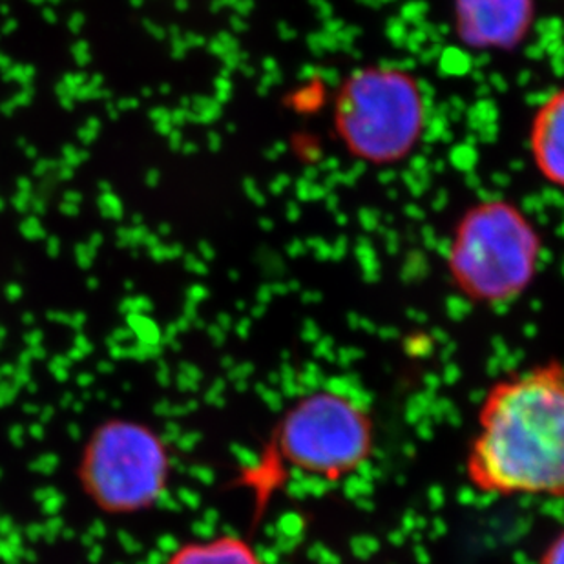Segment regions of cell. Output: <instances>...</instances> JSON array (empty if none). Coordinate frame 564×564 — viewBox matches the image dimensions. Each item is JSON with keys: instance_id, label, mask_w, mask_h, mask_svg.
<instances>
[{"instance_id": "2", "label": "cell", "mask_w": 564, "mask_h": 564, "mask_svg": "<svg viewBox=\"0 0 564 564\" xmlns=\"http://www.w3.org/2000/svg\"><path fill=\"white\" fill-rule=\"evenodd\" d=\"M375 441V419L368 405L344 391L314 389L283 411L247 479L254 486L258 505L288 475L336 485L371 460Z\"/></svg>"}, {"instance_id": "7", "label": "cell", "mask_w": 564, "mask_h": 564, "mask_svg": "<svg viewBox=\"0 0 564 564\" xmlns=\"http://www.w3.org/2000/svg\"><path fill=\"white\" fill-rule=\"evenodd\" d=\"M530 150L539 174L564 191V88L550 96L533 116Z\"/></svg>"}, {"instance_id": "6", "label": "cell", "mask_w": 564, "mask_h": 564, "mask_svg": "<svg viewBox=\"0 0 564 564\" xmlns=\"http://www.w3.org/2000/svg\"><path fill=\"white\" fill-rule=\"evenodd\" d=\"M455 32L474 50H513L535 21V0H453Z\"/></svg>"}, {"instance_id": "5", "label": "cell", "mask_w": 564, "mask_h": 564, "mask_svg": "<svg viewBox=\"0 0 564 564\" xmlns=\"http://www.w3.org/2000/svg\"><path fill=\"white\" fill-rule=\"evenodd\" d=\"M171 475V449L160 433L127 419L99 424L77 464L80 490L107 516L154 508L169 490Z\"/></svg>"}, {"instance_id": "1", "label": "cell", "mask_w": 564, "mask_h": 564, "mask_svg": "<svg viewBox=\"0 0 564 564\" xmlns=\"http://www.w3.org/2000/svg\"><path fill=\"white\" fill-rule=\"evenodd\" d=\"M482 496L564 499V364L555 358L491 383L464 458Z\"/></svg>"}, {"instance_id": "9", "label": "cell", "mask_w": 564, "mask_h": 564, "mask_svg": "<svg viewBox=\"0 0 564 564\" xmlns=\"http://www.w3.org/2000/svg\"><path fill=\"white\" fill-rule=\"evenodd\" d=\"M538 564H564V528L546 543Z\"/></svg>"}, {"instance_id": "8", "label": "cell", "mask_w": 564, "mask_h": 564, "mask_svg": "<svg viewBox=\"0 0 564 564\" xmlns=\"http://www.w3.org/2000/svg\"><path fill=\"white\" fill-rule=\"evenodd\" d=\"M161 564H269L260 550L240 533L225 532L187 541L172 550Z\"/></svg>"}, {"instance_id": "3", "label": "cell", "mask_w": 564, "mask_h": 564, "mask_svg": "<svg viewBox=\"0 0 564 564\" xmlns=\"http://www.w3.org/2000/svg\"><path fill=\"white\" fill-rule=\"evenodd\" d=\"M541 236L516 203L486 199L458 219L447 247L452 283L469 302L505 305L538 276Z\"/></svg>"}, {"instance_id": "4", "label": "cell", "mask_w": 564, "mask_h": 564, "mask_svg": "<svg viewBox=\"0 0 564 564\" xmlns=\"http://www.w3.org/2000/svg\"><path fill=\"white\" fill-rule=\"evenodd\" d=\"M426 99L415 75L397 66L355 69L336 94L335 132L344 149L369 165L410 158L426 128Z\"/></svg>"}]
</instances>
